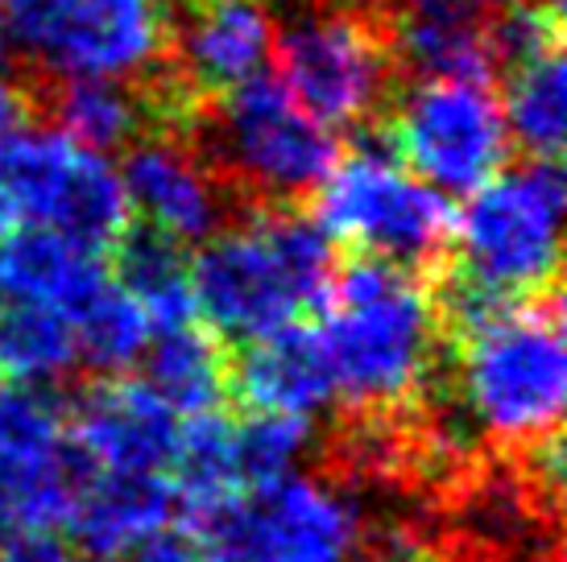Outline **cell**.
<instances>
[{
	"label": "cell",
	"instance_id": "6da1fadb",
	"mask_svg": "<svg viewBox=\"0 0 567 562\" xmlns=\"http://www.w3.org/2000/svg\"><path fill=\"white\" fill-rule=\"evenodd\" d=\"M452 219V269L435 290L443 335L559 290V236H564V174L559 162L526 157L502 166L488 183L464 195Z\"/></svg>",
	"mask_w": 567,
	"mask_h": 562
},
{
	"label": "cell",
	"instance_id": "7a4b0ae2",
	"mask_svg": "<svg viewBox=\"0 0 567 562\" xmlns=\"http://www.w3.org/2000/svg\"><path fill=\"white\" fill-rule=\"evenodd\" d=\"M319 311L316 335L336 402L361 418H385L426 389L443 323L423 273L357 257L331 278Z\"/></svg>",
	"mask_w": 567,
	"mask_h": 562
},
{
	"label": "cell",
	"instance_id": "3957f363",
	"mask_svg": "<svg viewBox=\"0 0 567 562\" xmlns=\"http://www.w3.org/2000/svg\"><path fill=\"white\" fill-rule=\"evenodd\" d=\"M187 269L190 302L204 327L249 344L323 306L336 252L311 216L295 207H261L199 240Z\"/></svg>",
	"mask_w": 567,
	"mask_h": 562
},
{
	"label": "cell",
	"instance_id": "277c9868",
	"mask_svg": "<svg viewBox=\"0 0 567 562\" xmlns=\"http://www.w3.org/2000/svg\"><path fill=\"white\" fill-rule=\"evenodd\" d=\"M452 347L460 406L476 435L518 455L559 435L567 402L559 290L476 319L452 335Z\"/></svg>",
	"mask_w": 567,
	"mask_h": 562
},
{
	"label": "cell",
	"instance_id": "5b68a950",
	"mask_svg": "<svg viewBox=\"0 0 567 562\" xmlns=\"http://www.w3.org/2000/svg\"><path fill=\"white\" fill-rule=\"evenodd\" d=\"M195 128L212 149V170L269 207H290L316 195L340 157L336 128L316 121L286 92L282 79L266 71L207 100Z\"/></svg>",
	"mask_w": 567,
	"mask_h": 562
},
{
	"label": "cell",
	"instance_id": "8992f818",
	"mask_svg": "<svg viewBox=\"0 0 567 562\" xmlns=\"http://www.w3.org/2000/svg\"><path fill=\"white\" fill-rule=\"evenodd\" d=\"M452 219L447 195L410 174L381 140L336 157L316 187V223L331 244L414 273L447 257Z\"/></svg>",
	"mask_w": 567,
	"mask_h": 562
},
{
	"label": "cell",
	"instance_id": "52a82bcc",
	"mask_svg": "<svg viewBox=\"0 0 567 562\" xmlns=\"http://www.w3.org/2000/svg\"><path fill=\"white\" fill-rule=\"evenodd\" d=\"M0 33L59 79L128 83L171 50L158 0H4Z\"/></svg>",
	"mask_w": 567,
	"mask_h": 562
},
{
	"label": "cell",
	"instance_id": "ba28073f",
	"mask_svg": "<svg viewBox=\"0 0 567 562\" xmlns=\"http://www.w3.org/2000/svg\"><path fill=\"white\" fill-rule=\"evenodd\" d=\"M378 140L440 195H473L509 162V128L488 83L419 79L394 95Z\"/></svg>",
	"mask_w": 567,
	"mask_h": 562
},
{
	"label": "cell",
	"instance_id": "9c48e42d",
	"mask_svg": "<svg viewBox=\"0 0 567 562\" xmlns=\"http://www.w3.org/2000/svg\"><path fill=\"white\" fill-rule=\"evenodd\" d=\"M207 554L224 562H352L361 517L336 485L278 476L204 517H187Z\"/></svg>",
	"mask_w": 567,
	"mask_h": 562
},
{
	"label": "cell",
	"instance_id": "30bf717a",
	"mask_svg": "<svg viewBox=\"0 0 567 562\" xmlns=\"http://www.w3.org/2000/svg\"><path fill=\"white\" fill-rule=\"evenodd\" d=\"M0 183L17 216L83 249H112L133 223L121 170L109 154H95L59 128H21L0 149Z\"/></svg>",
	"mask_w": 567,
	"mask_h": 562
},
{
	"label": "cell",
	"instance_id": "8fae6325",
	"mask_svg": "<svg viewBox=\"0 0 567 562\" xmlns=\"http://www.w3.org/2000/svg\"><path fill=\"white\" fill-rule=\"evenodd\" d=\"M282 87L328 128L373 121L394 83L385 33L361 13H302L274 38Z\"/></svg>",
	"mask_w": 567,
	"mask_h": 562
},
{
	"label": "cell",
	"instance_id": "7c38bea8",
	"mask_svg": "<svg viewBox=\"0 0 567 562\" xmlns=\"http://www.w3.org/2000/svg\"><path fill=\"white\" fill-rule=\"evenodd\" d=\"M83 480L63 406L25 385L0 389V533L66 525Z\"/></svg>",
	"mask_w": 567,
	"mask_h": 562
},
{
	"label": "cell",
	"instance_id": "4fadbf2b",
	"mask_svg": "<svg viewBox=\"0 0 567 562\" xmlns=\"http://www.w3.org/2000/svg\"><path fill=\"white\" fill-rule=\"evenodd\" d=\"M116 170L128 211L178 244H199L224 223L220 174L207 166L204 149H195L187 133L145 128L125 145Z\"/></svg>",
	"mask_w": 567,
	"mask_h": 562
},
{
	"label": "cell",
	"instance_id": "5bb4252c",
	"mask_svg": "<svg viewBox=\"0 0 567 562\" xmlns=\"http://www.w3.org/2000/svg\"><path fill=\"white\" fill-rule=\"evenodd\" d=\"M278 21L269 0H190L171 33V71L199 104L261 75L274 54Z\"/></svg>",
	"mask_w": 567,
	"mask_h": 562
},
{
	"label": "cell",
	"instance_id": "9a60e30c",
	"mask_svg": "<svg viewBox=\"0 0 567 562\" xmlns=\"http://www.w3.org/2000/svg\"><path fill=\"white\" fill-rule=\"evenodd\" d=\"M178 414L133 376H109L66 414V430L87 471H166L178 443Z\"/></svg>",
	"mask_w": 567,
	"mask_h": 562
},
{
	"label": "cell",
	"instance_id": "2e32d148",
	"mask_svg": "<svg viewBox=\"0 0 567 562\" xmlns=\"http://www.w3.org/2000/svg\"><path fill=\"white\" fill-rule=\"evenodd\" d=\"M174 517L178 492L166 471H87L66 525L83 554L121 562Z\"/></svg>",
	"mask_w": 567,
	"mask_h": 562
},
{
	"label": "cell",
	"instance_id": "e0dca14e",
	"mask_svg": "<svg viewBox=\"0 0 567 562\" xmlns=\"http://www.w3.org/2000/svg\"><path fill=\"white\" fill-rule=\"evenodd\" d=\"M385 42L394 63L419 79L493 83L497 75L488 25L473 13L468 0H394Z\"/></svg>",
	"mask_w": 567,
	"mask_h": 562
},
{
	"label": "cell",
	"instance_id": "ac0fdd59",
	"mask_svg": "<svg viewBox=\"0 0 567 562\" xmlns=\"http://www.w3.org/2000/svg\"><path fill=\"white\" fill-rule=\"evenodd\" d=\"M257 414H302L311 418L336 402L331 373L316 327L290 323L249 340L233 364V389Z\"/></svg>",
	"mask_w": 567,
	"mask_h": 562
},
{
	"label": "cell",
	"instance_id": "d6986e66",
	"mask_svg": "<svg viewBox=\"0 0 567 562\" xmlns=\"http://www.w3.org/2000/svg\"><path fill=\"white\" fill-rule=\"evenodd\" d=\"M145 385L158 393L178 418L212 414L233 389L228 347L216 331L195 319L154 331L150 347H145Z\"/></svg>",
	"mask_w": 567,
	"mask_h": 562
},
{
	"label": "cell",
	"instance_id": "ffe728a7",
	"mask_svg": "<svg viewBox=\"0 0 567 562\" xmlns=\"http://www.w3.org/2000/svg\"><path fill=\"white\" fill-rule=\"evenodd\" d=\"M4 269H9V290L47 302L66 319H75L112 281V269L100 261V252L83 249L50 228L17 232L4 249Z\"/></svg>",
	"mask_w": 567,
	"mask_h": 562
},
{
	"label": "cell",
	"instance_id": "44dd1931",
	"mask_svg": "<svg viewBox=\"0 0 567 562\" xmlns=\"http://www.w3.org/2000/svg\"><path fill=\"white\" fill-rule=\"evenodd\" d=\"M112 281L142 302L154 331L178 327L195 319L190 302V269L178 240L154 232L145 223H128L125 236L112 244Z\"/></svg>",
	"mask_w": 567,
	"mask_h": 562
},
{
	"label": "cell",
	"instance_id": "7402d4cb",
	"mask_svg": "<svg viewBox=\"0 0 567 562\" xmlns=\"http://www.w3.org/2000/svg\"><path fill=\"white\" fill-rule=\"evenodd\" d=\"M166 476L187 517H204L240 497L245 480L237 464V422H228L220 409L178 422V443Z\"/></svg>",
	"mask_w": 567,
	"mask_h": 562
},
{
	"label": "cell",
	"instance_id": "603a6c76",
	"mask_svg": "<svg viewBox=\"0 0 567 562\" xmlns=\"http://www.w3.org/2000/svg\"><path fill=\"white\" fill-rule=\"evenodd\" d=\"M50 108H54L59 133L95 154L125 149L128 140H137L154 125L145 87L137 92L121 79H63L50 92Z\"/></svg>",
	"mask_w": 567,
	"mask_h": 562
},
{
	"label": "cell",
	"instance_id": "cb8c5ba5",
	"mask_svg": "<svg viewBox=\"0 0 567 562\" xmlns=\"http://www.w3.org/2000/svg\"><path fill=\"white\" fill-rule=\"evenodd\" d=\"M502 116L509 140L526 149V157L559 162L567 137V83L564 50H547L535 59L505 66Z\"/></svg>",
	"mask_w": 567,
	"mask_h": 562
},
{
	"label": "cell",
	"instance_id": "d4e9b609",
	"mask_svg": "<svg viewBox=\"0 0 567 562\" xmlns=\"http://www.w3.org/2000/svg\"><path fill=\"white\" fill-rule=\"evenodd\" d=\"M80 364V340L63 311L17 298L0 302V376L13 385H54Z\"/></svg>",
	"mask_w": 567,
	"mask_h": 562
},
{
	"label": "cell",
	"instance_id": "484cf974",
	"mask_svg": "<svg viewBox=\"0 0 567 562\" xmlns=\"http://www.w3.org/2000/svg\"><path fill=\"white\" fill-rule=\"evenodd\" d=\"M75 340H80V360H87L100 373H125L150 347L154 323L142 311V302L125 294L116 281H109L100 294L83 306L75 319Z\"/></svg>",
	"mask_w": 567,
	"mask_h": 562
},
{
	"label": "cell",
	"instance_id": "4316f807",
	"mask_svg": "<svg viewBox=\"0 0 567 562\" xmlns=\"http://www.w3.org/2000/svg\"><path fill=\"white\" fill-rule=\"evenodd\" d=\"M316 430L302 414H257L237 422V464L245 488L269 485L278 476H290L295 464L311 451Z\"/></svg>",
	"mask_w": 567,
	"mask_h": 562
},
{
	"label": "cell",
	"instance_id": "83f0119b",
	"mask_svg": "<svg viewBox=\"0 0 567 562\" xmlns=\"http://www.w3.org/2000/svg\"><path fill=\"white\" fill-rule=\"evenodd\" d=\"M0 562H80V554L54 530H17L0 533Z\"/></svg>",
	"mask_w": 567,
	"mask_h": 562
},
{
	"label": "cell",
	"instance_id": "f1b7e54d",
	"mask_svg": "<svg viewBox=\"0 0 567 562\" xmlns=\"http://www.w3.org/2000/svg\"><path fill=\"white\" fill-rule=\"evenodd\" d=\"M30 108H33L30 92H25L17 79L0 75V149H4L21 128H30Z\"/></svg>",
	"mask_w": 567,
	"mask_h": 562
},
{
	"label": "cell",
	"instance_id": "f546056e",
	"mask_svg": "<svg viewBox=\"0 0 567 562\" xmlns=\"http://www.w3.org/2000/svg\"><path fill=\"white\" fill-rule=\"evenodd\" d=\"M17 223V207H13V199H9V190H4V183H0V236L9 232Z\"/></svg>",
	"mask_w": 567,
	"mask_h": 562
},
{
	"label": "cell",
	"instance_id": "4dcf8cb0",
	"mask_svg": "<svg viewBox=\"0 0 567 562\" xmlns=\"http://www.w3.org/2000/svg\"><path fill=\"white\" fill-rule=\"evenodd\" d=\"M468 4H481V9H509V4H522V0H468Z\"/></svg>",
	"mask_w": 567,
	"mask_h": 562
},
{
	"label": "cell",
	"instance_id": "1f68e13d",
	"mask_svg": "<svg viewBox=\"0 0 567 562\" xmlns=\"http://www.w3.org/2000/svg\"><path fill=\"white\" fill-rule=\"evenodd\" d=\"M9 294V269H4V249H0V302Z\"/></svg>",
	"mask_w": 567,
	"mask_h": 562
},
{
	"label": "cell",
	"instance_id": "d6a6232c",
	"mask_svg": "<svg viewBox=\"0 0 567 562\" xmlns=\"http://www.w3.org/2000/svg\"><path fill=\"white\" fill-rule=\"evenodd\" d=\"M199 547H204V542H199ZM199 562H224V559H216V554H207V550H204V554H199Z\"/></svg>",
	"mask_w": 567,
	"mask_h": 562
},
{
	"label": "cell",
	"instance_id": "836d02e7",
	"mask_svg": "<svg viewBox=\"0 0 567 562\" xmlns=\"http://www.w3.org/2000/svg\"><path fill=\"white\" fill-rule=\"evenodd\" d=\"M166 4H190V0H166Z\"/></svg>",
	"mask_w": 567,
	"mask_h": 562
},
{
	"label": "cell",
	"instance_id": "e575fe53",
	"mask_svg": "<svg viewBox=\"0 0 567 562\" xmlns=\"http://www.w3.org/2000/svg\"><path fill=\"white\" fill-rule=\"evenodd\" d=\"M0 50H4V33H0Z\"/></svg>",
	"mask_w": 567,
	"mask_h": 562
},
{
	"label": "cell",
	"instance_id": "d590c367",
	"mask_svg": "<svg viewBox=\"0 0 567 562\" xmlns=\"http://www.w3.org/2000/svg\"><path fill=\"white\" fill-rule=\"evenodd\" d=\"M0 4H4V0H0Z\"/></svg>",
	"mask_w": 567,
	"mask_h": 562
},
{
	"label": "cell",
	"instance_id": "8d00e7d4",
	"mask_svg": "<svg viewBox=\"0 0 567 562\" xmlns=\"http://www.w3.org/2000/svg\"><path fill=\"white\" fill-rule=\"evenodd\" d=\"M121 562H125V559H121Z\"/></svg>",
	"mask_w": 567,
	"mask_h": 562
}]
</instances>
